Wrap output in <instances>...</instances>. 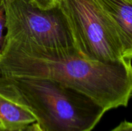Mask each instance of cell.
Returning a JSON list of instances; mask_svg holds the SVG:
<instances>
[{
  "label": "cell",
  "instance_id": "obj_1",
  "mask_svg": "<svg viewBox=\"0 0 132 131\" xmlns=\"http://www.w3.org/2000/svg\"><path fill=\"white\" fill-rule=\"evenodd\" d=\"M0 74L58 82L88 96L106 111L127 107L132 93V66L90 59L74 47L46 48L5 39Z\"/></svg>",
  "mask_w": 132,
  "mask_h": 131
},
{
  "label": "cell",
  "instance_id": "obj_2",
  "mask_svg": "<svg viewBox=\"0 0 132 131\" xmlns=\"http://www.w3.org/2000/svg\"><path fill=\"white\" fill-rule=\"evenodd\" d=\"M12 79L43 131H92L107 112L88 96L58 82Z\"/></svg>",
  "mask_w": 132,
  "mask_h": 131
},
{
  "label": "cell",
  "instance_id": "obj_3",
  "mask_svg": "<svg viewBox=\"0 0 132 131\" xmlns=\"http://www.w3.org/2000/svg\"><path fill=\"white\" fill-rule=\"evenodd\" d=\"M73 37L84 56L106 63L131 65L121 36L95 0H59Z\"/></svg>",
  "mask_w": 132,
  "mask_h": 131
},
{
  "label": "cell",
  "instance_id": "obj_4",
  "mask_svg": "<svg viewBox=\"0 0 132 131\" xmlns=\"http://www.w3.org/2000/svg\"><path fill=\"white\" fill-rule=\"evenodd\" d=\"M0 3L5 19V39L46 48L74 47L69 22L59 4L43 7L32 0H0Z\"/></svg>",
  "mask_w": 132,
  "mask_h": 131
},
{
  "label": "cell",
  "instance_id": "obj_5",
  "mask_svg": "<svg viewBox=\"0 0 132 131\" xmlns=\"http://www.w3.org/2000/svg\"><path fill=\"white\" fill-rule=\"evenodd\" d=\"M0 121L10 129H22L36 122L25 100L10 77L0 74Z\"/></svg>",
  "mask_w": 132,
  "mask_h": 131
},
{
  "label": "cell",
  "instance_id": "obj_6",
  "mask_svg": "<svg viewBox=\"0 0 132 131\" xmlns=\"http://www.w3.org/2000/svg\"><path fill=\"white\" fill-rule=\"evenodd\" d=\"M118 29L127 53L132 56V0H95Z\"/></svg>",
  "mask_w": 132,
  "mask_h": 131
},
{
  "label": "cell",
  "instance_id": "obj_7",
  "mask_svg": "<svg viewBox=\"0 0 132 131\" xmlns=\"http://www.w3.org/2000/svg\"><path fill=\"white\" fill-rule=\"evenodd\" d=\"M5 36V19L3 8L0 3V54L4 46Z\"/></svg>",
  "mask_w": 132,
  "mask_h": 131
},
{
  "label": "cell",
  "instance_id": "obj_8",
  "mask_svg": "<svg viewBox=\"0 0 132 131\" xmlns=\"http://www.w3.org/2000/svg\"><path fill=\"white\" fill-rule=\"evenodd\" d=\"M34 3L43 7H53L59 4V0H32Z\"/></svg>",
  "mask_w": 132,
  "mask_h": 131
},
{
  "label": "cell",
  "instance_id": "obj_9",
  "mask_svg": "<svg viewBox=\"0 0 132 131\" xmlns=\"http://www.w3.org/2000/svg\"><path fill=\"white\" fill-rule=\"evenodd\" d=\"M111 131H132V124L125 120Z\"/></svg>",
  "mask_w": 132,
  "mask_h": 131
},
{
  "label": "cell",
  "instance_id": "obj_10",
  "mask_svg": "<svg viewBox=\"0 0 132 131\" xmlns=\"http://www.w3.org/2000/svg\"><path fill=\"white\" fill-rule=\"evenodd\" d=\"M29 131H43L36 122L29 126Z\"/></svg>",
  "mask_w": 132,
  "mask_h": 131
},
{
  "label": "cell",
  "instance_id": "obj_11",
  "mask_svg": "<svg viewBox=\"0 0 132 131\" xmlns=\"http://www.w3.org/2000/svg\"><path fill=\"white\" fill-rule=\"evenodd\" d=\"M29 127H26V128H22V129H17V130H5L4 131H28Z\"/></svg>",
  "mask_w": 132,
  "mask_h": 131
},
{
  "label": "cell",
  "instance_id": "obj_12",
  "mask_svg": "<svg viewBox=\"0 0 132 131\" xmlns=\"http://www.w3.org/2000/svg\"><path fill=\"white\" fill-rule=\"evenodd\" d=\"M28 131H29V128H28Z\"/></svg>",
  "mask_w": 132,
  "mask_h": 131
}]
</instances>
